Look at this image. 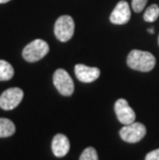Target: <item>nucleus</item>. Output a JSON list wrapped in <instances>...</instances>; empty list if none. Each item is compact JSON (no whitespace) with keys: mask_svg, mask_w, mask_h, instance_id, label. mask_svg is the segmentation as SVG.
I'll return each instance as SVG.
<instances>
[{"mask_svg":"<svg viewBox=\"0 0 159 160\" xmlns=\"http://www.w3.org/2000/svg\"><path fill=\"white\" fill-rule=\"evenodd\" d=\"M54 33L57 39L62 42H68L74 33V21L70 16H61L57 19L54 26Z\"/></svg>","mask_w":159,"mask_h":160,"instance_id":"nucleus-3","label":"nucleus"},{"mask_svg":"<svg viewBox=\"0 0 159 160\" xmlns=\"http://www.w3.org/2000/svg\"><path fill=\"white\" fill-rule=\"evenodd\" d=\"M74 73L77 79L83 83H92L100 76V70L97 67H90L84 64H77L74 66Z\"/></svg>","mask_w":159,"mask_h":160,"instance_id":"nucleus-9","label":"nucleus"},{"mask_svg":"<svg viewBox=\"0 0 159 160\" xmlns=\"http://www.w3.org/2000/svg\"><path fill=\"white\" fill-rule=\"evenodd\" d=\"M16 132V126L9 119L0 118V138H8Z\"/></svg>","mask_w":159,"mask_h":160,"instance_id":"nucleus-11","label":"nucleus"},{"mask_svg":"<svg viewBox=\"0 0 159 160\" xmlns=\"http://www.w3.org/2000/svg\"><path fill=\"white\" fill-rule=\"evenodd\" d=\"M146 132L147 130L144 124L140 123V122H132L130 124L124 125L120 129L119 134L124 142L134 144V142L142 141L146 135Z\"/></svg>","mask_w":159,"mask_h":160,"instance_id":"nucleus-4","label":"nucleus"},{"mask_svg":"<svg viewBox=\"0 0 159 160\" xmlns=\"http://www.w3.org/2000/svg\"><path fill=\"white\" fill-rule=\"evenodd\" d=\"M158 45H159V36H158Z\"/></svg>","mask_w":159,"mask_h":160,"instance_id":"nucleus-19","label":"nucleus"},{"mask_svg":"<svg viewBox=\"0 0 159 160\" xmlns=\"http://www.w3.org/2000/svg\"><path fill=\"white\" fill-rule=\"evenodd\" d=\"M49 51L50 47L48 42L42 39H35L24 48L22 56L27 62L33 63L42 60L49 53Z\"/></svg>","mask_w":159,"mask_h":160,"instance_id":"nucleus-2","label":"nucleus"},{"mask_svg":"<svg viewBox=\"0 0 159 160\" xmlns=\"http://www.w3.org/2000/svg\"><path fill=\"white\" fill-rule=\"evenodd\" d=\"M24 97V92L20 88H9L0 95V108L4 111L16 108Z\"/></svg>","mask_w":159,"mask_h":160,"instance_id":"nucleus-6","label":"nucleus"},{"mask_svg":"<svg viewBox=\"0 0 159 160\" xmlns=\"http://www.w3.org/2000/svg\"><path fill=\"white\" fill-rule=\"evenodd\" d=\"M8 1H11V0H0V3H6Z\"/></svg>","mask_w":159,"mask_h":160,"instance_id":"nucleus-18","label":"nucleus"},{"mask_svg":"<svg viewBox=\"0 0 159 160\" xmlns=\"http://www.w3.org/2000/svg\"><path fill=\"white\" fill-rule=\"evenodd\" d=\"M15 70L7 61L0 60V82L9 81L13 77Z\"/></svg>","mask_w":159,"mask_h":160,"instance_id":"nucleus-12","label":"nucleus"},{"mask_svg":"<svg viewBox=\"0 0 159 160\" xmlns=\"http://www.w3.org/2000/svg\"><path fill=\"white\" fill-rule=\"evenodd\" d=\"M53 83L56 89L63 96H70L74 91V84L66 70L59 68L53 76Z\"/></svg>","mask_w":159,"mask_h":160,"instance_id":"nucleus-5","label":"nucleus"},{"mask_svg":"<svg viewBox=\"0 0 159 160\" xmlns=\"http://www.w3.org/2000/svg\"><path fill=\"white\" fill-rule=\"evenodd\" d=\"M130 8L127 1L121 0L115 6L114 11L112 12L110 16V21L115 25H123L126 24L130 20Z\"/></svg>","mask_w":159,"mask_h":160,"instance_id":"nucleus-8","label":"nucleus"},{"mask_svg":"<svg viewBox=\"0 0 159 160\" xmlns=\"http://www.w3.org/2000/svg\"><path fill=\"white\" fill-rule=\"evenodd\" d=\"M159 17V6L157 4H152L145 11L144 20L148 23H153Z\"/></svg>","mask_w":159,"mask_h":160,"instance_id":"nucleus-13","label":"nucleus"},{"mask_svg":"<svg viewBox=\"0 0 159 160\" xmlns=\"http://www.w3.org/2000/svg\"><path fill=\"white\" fill-rule=\"evenodd\" d=\"M80 160H98L96 150L93 147H88L83 151L80 156Z\"/></svg>","mask_w":159,"mask_h":160,"instance_id":"nucleus-14","label":"nucleus"},{"mask_svg":"<svg viewBox=\"0 0 159 160\" xmlns=\"http://www.w3.org/2000/svg\"><path fill=\"white\" fill-rule=\"evenodd\" d=\"M145 160H159V149L154 150L152 152H149L146 155Z\"/></svg>","mask_w":159,"mask_h":160,"instance_id":"nucleus-16","label":"nucleus"},{"mask_svg":"<svg viewBox=\"0 0 159 160\" xmlns=\"http://www.w3.org/2000/svg\"><path fill=\"white\" fill-rule=\"evenodd\" d=\"M115 113L120 123L124 125L132 123L135 120L134 111L129 107L127 100L124 98H120L115 102Z\"/></svg>","mask_w":159,"mask_h":160,"instance_id":"nucleus-7","label":"nucleus"},{"mask_svg":"<svg viewBox=\"0 0 159 160\" xmlns=\"http://www.w3.org/2000/svg\"><path fill=\"white\" fill-rule=\"evenodd\" d=\"M148 2V0H132L131 2V8L135 12H141L145 8Z\"/></svg>","mask_w":159,"mask_h":160,"instance_id":"nucleus-15","label":"nucleus"},{"mask_svg":"<svg viewBox=\"0 0 159 160\" xmlns=\"http://www.w3.org/2000/svg\"><path fill=\"white\" fill-rule=\"evenodd\" d=\"M70 144L66 135L58 133L54 137L52 141V151L56 157H64L69 152Z\"/></svg>","mask_w":159,"mask_h":160,"instance_id":"nucleus-10","label":"nucleus"},{"mask_svg":"<svg viewBox=\"0 0 159 160\" xmlns=\"http://www.w3.org/2000/svg\"><path fill=\"white\" fill-rule=\"evenodd\" d=\"M156 59L151 53L141 50H132L127 56V65L131 69L148 72L154 68Z\"/></svg>","mask_w":159,"mask_h":160,"instance_id":"nucleus-1","label":"nucleus"},{"mask_svg":"<svg viewBox=\"0 0 159 160\" xmlns=\"http://www.w3.org/2000/svg\"><path fill=\"white\" fill-rule=\"evenodd\" d=\"M148 32H149V33H151V34H153V33H154V29H153V28H149V29H148Z\"/></svg>","mask_w":159,"mask_h":160,"instance_id":"nucleus-17","label":"nucleus"}]
</instances>
